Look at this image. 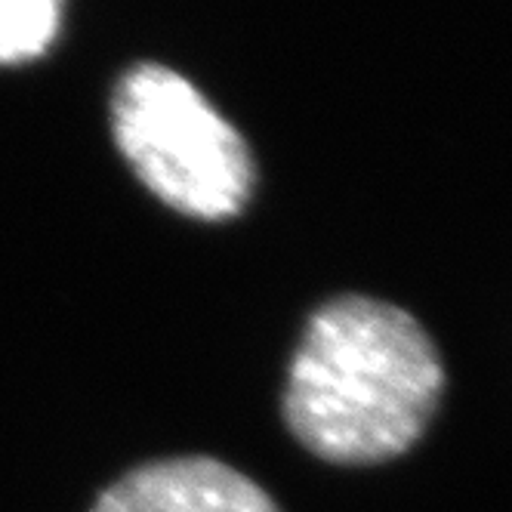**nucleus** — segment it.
Returning <instances> with one entry per match:
<instances>
[{
  "label": "nucleus",
  "mask_w": 512,
  "mask_h": 512,
  "mask_svg": "<svg viewBox=\"0 0 512 512\" xmlns=\"http://www.w3.org/2000/svg\"><path fill=\"white\" fill-rule=\"evenodd\" d=\"M442 386V358L405 309L337 297L309 318L290 361L284 420L315 457L371 466L426 432Z\"/></svg>",
  "instance_id": "1"
},
{
  "label": "nucleus",
  "mask_w": 512,
  "mask_h": 512,
  "mask_svg": "<svg viewBox=\"0 0 512 512\" xmlns=\"http://www.w3.org/2000/svg\"><path fill=\"white\" fill-rule=\"evenodd\" d=\"M62 0H0V62L41 56L59 34Z\"/></svg>",
  "instance_id": "4"
},
{
  "label": "nucleus",
  "mask_w": 512,
  "mask_h": 512,
  "mask_svg": "<svg viewBox=\"0 0 512 512\" xmlns=\"http://www.w3.org/2000/svg\"><path fill=\"white\" fill-rule=\"evenodd\" d=\"M121 155L155 198L204 223H223L253 195L256 167L244 136L179 71L145 62L112 96Z\"/></svg>",
  "instance_id": "2"
},
{
  "label": "nucleus",
  "mask_w": 512,
  "mask_h": 512,
  "mask_svg": "<svg viewBox=\"0 0 512 512\" xmlns=\"http://www.w3.org/2000/svg\"><path fill=\"white\" fill-rule=\"evenodd\" d=\"M93 512H281L244 472L213 457H170L130 469Z\"/></svg>",
  "instance_id": "3"
}]
</instances>
